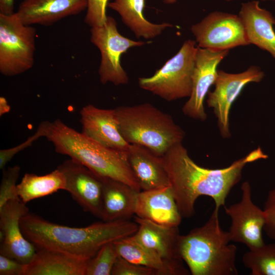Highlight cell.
Wrapping results in <instances>:
<instances>
[{
    "label": "cell",
    "instance_id": "cell-1",
    "mask_svg": "<svg viewBox=\"0 0 275 275\" xmlns=\"http://www.w3.org/2000/svg\"><path fill=\"white\" fill-rule=\"evenodd\" d=\"M182 217L195 214V204L200 196L211 198L215 208L224 206L226 198L240 180L242 170L248 163L267 159L261 148L249 153L225 168L210 169L202 167L189 157L182 143L171 148L161 156Z\"/></svg>",
    "mask_w": 275,
    "mask_h": 275
},
{
    "label": "cell",
    "instance_id": "cell-2",
    "mask_svg": "<svg viewBox=\"0 0 275 275\" xmlns=\"http://www.w3.org/2000/svg\"><path fill=\"white\" fill-rule=\"evenodd\" d=\"M20 225L24 236L36 248L57 251L86 261L105 244L133 235L139 227L135 222L129 219L70 227L30 212L20 218Z\"/></svg>",
    "mask_w": 275,
    "mask_h": 275
},
{
    "label": "cell",
    "instance_id": "cell-3",
    "mask_svg": "<svg viewBox=\"0 0 275 275\" xmlns=\"http://www.w3.org/2000/svg\"><path fill=\"white\" fill-rule=\"evenodd\" d=\"M45 136L55 151L82 164L96 174L124 182L138 191L127 151L104 147L68 126L61 120L44 121Z\"/></svg>",
    "mask_w": 275,
    "mask_h": 275
},
{
    "label": "cell",
    "instance_id": "cell-4",
    "mask_svg": "<svg viewBox=\"0 0 275 275\" xmlns=\"http://www.w3.org/2000/svg\"><path fill=\"white\" fill-rule=\"evenodd\" d=\"M219 210L214 208L202 226L180 235L177 244L179 257L192 275H236L237 249L231 241L229 231L222 229Z\"/></svg>",
    "mask_w": 275,
    "mask_h": 275
},
{
    "label": "cell",
    "instance_id": "cell-5",
    "mask_svg": "<svg viewBox=\"0 0 275 275\" xmlns=\"http://www.w3.org/2000/svg\"><path fill=\"white\" fill-rule=\"evenodd\" d=\"M119 131L129 144L145 147L159 156L182 143L185 132L172 117L149 103L115 108Z\"/></svg>",
    "mask_w": 275,
    "mask_h": 275
},
{
    "label": "cell",
    "instance_id": "cell-6",
    "mask_svg": "<svg viewBox=\"0 0 275 275\" xmlns=\"http://www.w3.org/2000/svg\"><path fill=\"white\" fill-rule=\"evenodd\" d=\"M198 48L195 41L186 40L152 76L139 78L140 87L168 101L189 97Z\"/></svg>",
    "mask_w": 275,
    "mask_h": 275
},
{
    "label": "cell",
    "instance_id": "cell-7",
    "mask_svg": "<svg viewBox=\"0 0 275 275\" xmlns=\"http://www.w3.org/2000/svg\"><path fill=\"white\" fill-rule=\"evenodd\" d=\"M36 30L24 24L16 13L0 14V72L5 76L22 74L34 63Z\"/></svg>",
    "mask_w": 275,
    "mask_h": 275
},
{
    "label": "cell",
    "instance_id": "cell-8",
    "mask_svg": "<svg viewBox=\"0 0 275 275\" xmlns=\"http://www.w3.org/2000/svg\"><path fill=\"white\" fill-rule=\"evenodd\" d=\"M90 40L99 50L101 61L98 69L100 81L105 85H125L129 78L121 64L122 54L132 47H140L145 42L123 36L117 29L114 18L107 16L104 23L90 29Z\"/></svg>",
    "mask_w": 275,
    "mask_h": 275
},
{
    "label": "cell",
    "instance_id": "cell-9",
    "mask_svg": "<svg viewBox=\"0 0 275 275\" xmlns=\"http://www.w3.org/2000/svg\"><path fill=\"white\" fill-rule=\"evenodd\" d=\"M198 46L222 51L250 45L238 15L213 11L190 28Z\"/></svg>",
    "mask_w": 275,
    "mask_h": 275
},
{
    "label": "cell",
    "instance_id": "cell-10",
    "mask_svg": "<svg viewBox=\"0 0 275 275\" xmlns=\"http://www.w3.org/2000/svg\"><path fill=\"white\" fill-rule=\"evenodd\" d=\"M264 76V72L256 66H251L238 73L217 71V76L213 85L214 89L212 92L209 91L206 102L209 107L213 109L220 134L223 138L231 136L229 114L233 103L247 84L259 82Z\"/></svg>",
    "mask_w": 275,
    "mask_h": 275
},
{
    "label": "cell",
    "instance_id": "cell-11",
    "mask_svg": "<svg viewBox=\"0 0 275 275\" xmlns=\"http://www.w3.org/2000/svg\"><path fill=\"white\" fill-rule=\"evenodd\" d=\"M241 189V200L224 209L231 221L229 230L231 241L243 243L251 250L264 244L262 230L265 215L263 209L253 202L249 182H243Z\"/></svg>",
    "mask_w": 275,
    "mask_h": 275
},
{
    "label": "cell",
    "instance_id": "cell-12",
    "mask_svg": "<svg viewBox=\"0 0 275 275\" xmlns=\"http://www.w3.org/2000/svg\"><path fill=\"white\" fill-rule=\"evenodd\" d=\"M57 168L64 175L65 190L85 211L101 219L102 189L101 176L72 158L64 161Z\"/></svg>",
    "mask_w": 275,
    "mask_h": 275
},
{
    "label": "cell",
    "instance_id": "cell-13",
    "mask_svg": "<svg viewBox=\"0 0 275 275\" xmlns=\"http://www.w3.org/2000/svg\"><path fill=\"white\" fill-rule=\"evenodd\" d=\"M29 212L20 199L8 201L0 208V254L24 265L29 263L36 252V247L24 236L20 218Z\"/></svg>",
    "mask_w": 275,
    "mask_h": 275
},
{
    "label": "cell",
    "instance_id": "cell-14",
    "mask_svg": "<svg viewBox=\"0 0 275 275\" xmlns=\"http://www.w3.org/2000/svg\"><path fill=\"white\" fill-rule=\"evenodd\" d=\"M229 50L214 51L198 47L193 75L192 91L182 110L188 117L202 121L207 118L204 102L217 76L219 64L228 55Z\"/></svg>",
    "mask_w": 275,
    "mask_h": 275
},
{
    "label": "cell",
    "instance_id": "cell-15",
    "mask_svg": "<svg viewBox=\"0 0 275 275\" xmlns=\"http://www.w3.org/2000/svg\"><path fill=\"white\" fill-rule=\"evenodd\" d=\"M81 133L101 145L113 150L127 151L130 144L121 134L115 109L98 108L92 104L80 111Z\"/></svg>",
    "mask_w": 275,
    "mask_h": 275
},
{
    "label": "cell",
    "instance_id": "cell-16",
    "mask_svg": "<svg viewBox=\"0 0 275 275\" xmlns=\"http://www.w3.org/2000/svg\"><path fill=\"white\" fill-rule=\"evenodd\" d=\"M135 215L155 223L178 227L182 220L171 185L149 190H141Z\"/></svg>",
    "mask_w": 275,
    "mask_h": 275
},
{
    "label": "cell",
    "instance_id": "cell-17",
    "mask_svg": "<svg viewBox=\"0 0 275 275\" xmlns=\"http://www.w3.org/2000/svg\"><path fill=\"white\" fill-rule=\"evenodd\" d=\"M87 7V0H23L15 13L26 25L49 26Z\"/></svg>",
    "mask_w": 275,
    "mask_h": 275
},
{
    "label": "cell",
    "instance_id": "cell-18",
    "mask_svg": "<svg viewBox=\"0 0 275 275\" xmlns=\"http://www.w3.org/2000/svg\"><path fill=\"white\" fill-rule=\"evenodd\" d=\"M238 15L250 44L266 51L275 59V18L271 12L253 0L241 4Z\"/></svg>",
    "mask_w": 275,
    "mask_h": 275
},
{
    "label": "cell",
    "instance_id": "cell-19",
    "mask_svg": "<svg viewBox=\"0 0 275 275\" xmlns=\"http://www.w3.org/2000/svg\"><path fill=\"white\" fill-rule=\"evenodd\" d=\"M138 224L135 238L143 245L153 251L164 260L183 266V260L177 253L180 235L178 227L160 225L149 220L134 216Z\"/></svg>",
    "mask_w": 275,
    "mask_h": 275
},
{
    "label": "cell",
    "instance_id": "cell-20",
    "mask_svg": "<svg viewBox=\"0 0 275 275\" xmlns=\"http://www.w3.org/2000/svg\"><path fill=\"white\" fill-rule=\"evenodd\" d=\"M127 155L141 190L171 185L160 156L148 148L136 144H130Z\"/></svg>",
    "mask_w": 275,
    "mask_h": 275
},
{
    "label": "cell",
    "instance_id": "cell-21",
    "mask_svg": "<svg viewBox=\"0 0 275 275\" xmlns=\"http://www.w3.org/2000/svg\"><path fill=\"white\" fill-rule=\"evenodd\" d=\"M102 221L129 219L135 214L140 191L121 181L102 177Z\"/></svg>",
    "mask_w": 275,
    "mask_h": 275
},
{
    "label": "cell",
    "instance_id": "cell-22",
    "mask_svg": "<svg viewBox=\"0 0 275 275\" xmlns=\"http://www.w3.org/2000/svg\"><path fill=\"white\" fill-rule=\"evenodd\" d=\"M24 275H85L87 262L57 251L36 248Z\"/></svg>",
    "mask_w": 275,
    "mask_h": 275
},
{
    "label": "cell",
    "instance_id": "cell-23",
    "mask_svg": "<svg viewBox=\"0 0 275 275\" xmlns=\"http://www.w3.org/2000/svg\"><path fill=\"white\" fill-rule=\"evenodd\" d=\"M118 255L132 263L157 271L158 275H186L189 271L184 266L169 263L140 243L133 235L114 241Z\"/></svg>",
    "mask_w": 275,
    "mask_h": 275
},
{
    "label": "cell",
    "instance_id": "cell-24",
    "mask_svg": "<svg viewBox=\"0 0 275 275\" xmlns=\"http://www.w3.org/2000/svg\"><path fill=\"white\" fill-rule=\"evenodd\" d=\"M107 6L119 13L123 22L138 38L152 39L173 26L168 22L155 24L148 21L143 15L145 0H114Z\"/></svg>",
    "mask_w": 275,
    "mask_h": 275
},
{
    "label": "cell",
    "instance_id": "cell-25",
    "mask_svg": "<svg viewBox=\"0 0 275 275\" xmlns=\"http://www.w3.org/2000/svg\"><path fill=\"white\" fill-rule=\"evenodd\" d=\"M66 179L58 168L44 175L25 173L17 185V193L25 204L28 202L51 195L59 190H65Z\"/></svg>",
    "mask_w": 275,
    "mask_h": 275
},
{
    "label": "cell",
    "instance_id": "cell-26",
    "mask_svg": "<svg viewBox=\"0 0 275 275\" xmlns=\"http://www.w3.org/2000/svg\"><path fill=\"white\" fill-rule=\"evenodd\" d=\"M242 259L252 275H275V243L249 250Z\"/></svg>",
    "mask_w": 275,
    "mask_h": 275
},
{
    "label": "cell",
    "instance_id": "cell-27",
    "mask_svg": "<svg viewBox=\"0 0 275 275\" xmlns=\"http://www.w3.org/2000/svg\"><path fill=\"white\" fill-rule=\"evenodd\" d=\"M113 242L102 246L94 257L87 261L85 275H111L119 256Z\"/></svg>",
    "mask_w": 275,
    "mask_h": 275
},
{
    "label": "cell",
    "instance_id": "cell-28",
    "mask_svg": "<svg viewBox=\"0 0 275 275\" xmlns=\"http://www.w3.org/2000/svg\"><path fill=\"white\" fill-rule=\"evenodd\" d=\"M20 168L18 166L8 168L3 171L0 186V208L8 201L20 199L17 193V181Z\"/></svg>",
    "mask_w": 275,
    "mask_h": 275
},
{
    "label": "cell",
    "instance_id": "cell-29",
    "mask_svg": "<svg viewBox=\"0 0 275 275\" xmlns=\"http://www.w3.org/2000/svg\"><path fill=\"white\" fill-rule=\"evenodd\" d=\"M108 0H87L85 22L91 28L101 26L105 22Z\"/></svg>",
    "mask_w": 275,
    "mask_h": 275
},
{
    "label": "cell",
    "instance_id": "cell-30",
    "mask_svg": "<svg viewBox=\"0 0 275 275\" xmlns=\"http://www.w3.org/2000/svg\"><path fill=\"white\" fill-rule=\"evenodd\" d=\"M45 136L44 121L38 126L36 132L19 145L0 150V169L3 170L5 166L13 157L20 151L31 146L33 143L41 137Z\"/></svg>",
    "mask_w": 275,
    "mask_h": 275
},
{
    "label": "cell",
    "instance_id": "cell-31",
    "mask_svg": "<svg viewBox=\"0 0 275 275\" xmlns=\"http://www.w3.org/2000/svg\"><path fill=\"white\" fill-rule=\"evenodd\" d=\"M111 275H158L155 270L130 262L118 256L113 267Z\"/></svg>",
    "mask_w": 275,
    "mask_h": 275
},
{
    "label": "cell",
    "instance_id": "cell-32",
    "mask_svg": "<svg viewBox=\"0 0 275 275\" xmlns=\"http://www.w3.org/2000/svg\"><path fill=\"white\" fill-rule=\"evenodd\" d=\"M263 210L265 218L263 229L269 238L275 240V187L268 191Z\"/></svg>",
    "mask_w": 275,
    "mask_h": 275
},
{
    "label": "cell",
    "instance_id": "cell-33",
    "mask_svg": "<svg viewBox=\"0 0 275 275\" xmlns=\"http://www.w3.org/2000/svg\"><path fill=\"white\" fill-rule=\"evenodd\" d=\"M24 265L0 254V275H24Z\"/></svg>",
    "mask_w": 275,
    "mask_h": 275
},
{
    "label": "cell",
    "instance_id": "cell-34",
    "mask_svg": "<svg viewBox=\"0 0 275 275\" xmlns=\"http://www.w3.org/2000/svg\"><path fill=\"white\" fill-rule=\"evenodd\" d=\"M14 0H0V14L9 15L14 13Z\"/></svg>",
    "mask_w": 275,
    "mask_h": 275
},
{
    "label": "cell",
    "instance_id": "cell-35",
    "mask_svg": "<svg viewBox=\"0 0 275 275\" xmlns=\"http://www.w3.org/2000/svg\"><path fill=\"white\" fill-rule=\"evenodd\" d=\"M10 110V106L9 105L6 99L1 96L0 97V116L8 113Z\"/></svg>",
    "mask_w": 275,
    "mask_h": 275
},
{
    "label": "cell",
    "instance_id": "cell-36",
    "mask_svg": "<svg viewBox=\"0 0 275 275\" xmlns=\"http://www.w3.org/2000/svg\"><path fill=\"white\" fill-rule=\"evenodd\" d=\"M177 0H163L164 3L166 4H173L176 2ZM227 2H230L232 0H224Z\"/></svg>",
    "mask_w": 275,
    "mask_h": 275
},
{
    "label": "cell",
    "instance_id": "cell-37",
    "mask_svg": "<svg viewBox=\"0 0 275 275\" xmlns=\"http://www.w3.org/2000/svg\"><path fill=\"white\" fill-rule=\"evenodd\" d=\"M262 1H275V0H261Z\"/></svg>",
    "mask_w": 275,
    "mask_h": 275
},
{
    "label": "cell",
    "instance_id": "cell-38",
    "mask_svg": "<svg viewBox=\"0 0 275 275\" xmlns=\"http://www.w3.org/2000/svg\"><path fill=\"white\" fill-rule=\"evenodd\" d=\"M274 26H275V25H274Z\"/></svg>",
    "mask_w": 275,
    "mask_h": 275
}]
</instances>
